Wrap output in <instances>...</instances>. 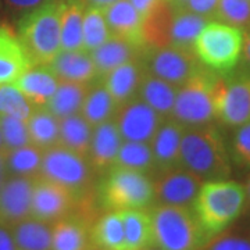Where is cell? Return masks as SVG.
Wrapping results in <instances>:
<instances>
[{"label":"cell","instance_id":"74e56055","mask_svg":"<svg viewBox=\"0 0 250 250\" xmlns=\"http://www.w3.org/2000/svg\"><path fill=\"white\" fill-rule=\"evenodd\" d=\"M35 108L13 85L0 86V116H11L27 121Z\"/></svg>","mask_w":250,"mask_h":250},{"label":"cell","instance_id":"ba28073f","mask_svg":"<svg viewBox=\"0 0 250 250\" xmlns=\"http://www.w3.org/2000/svg\"><path fill=\"white\" fill-rule=\"evenodd\" d=\"M41 177L67 188L77 199L93 193L96 172L86 157L60 145L43 150Z\"/></svg>","mask_w":250,"mask_h":250},{"label":"cell","instance_id":"7bdbcfd3","mask_svg":"<svg viewBox=\"0 0 250 250\" xmlns=\"http://www.w3.org/2000/svg\"><path fill=\"white\" fill-rule=\"evenodd\" d=\"M220 0H187L184 9L189 10L192 13H196L199 16L214 20L215 10Z\"/></svg>","mask_w":250,"mask_h":250},{"label":"cell","instance_id":"8d00e7d4","mask_svg":"<svg viewBox=\"0 0 250 250\" xmlns=\"http://www.w3.org/2000/svg\"><path fill=\"white\" fill-rule=\"evenodd\" d=\"M214 20L232 27L246 29L250 27L249 0H220Z\"/></svg>","mask_w":250,"mask_h":250},{"label":"cell","instance_id":"44dd1931","mask_svg":"<svg viewBox=\"0 0 250 250\" xmlns=\"http://www.w3.org/2000/svg\"><path fill=\"white\" fill-rule=\"evenodd\" d=\"M145 68L141 59L124 62L113 71L107 72L100 78V82L104 85L110 96L116 102L117 107L126 103L128 100L136 98L142 81Z\"/></svg>","mask_w":250,"mask_h":250},{"label":"cell","instance_id":"52a82bcc","mask_svg":"<svg viewBox=\"0 0 250 250\" xmlns=\"http://www.w3.org/2000/svg\"><path fill=\"white\" fill-rule=\"evenodd\" d=\"M242 46L243 29L210 20L197 35L193 52L203 67L225 75L242 59Z\"/></svg>","mask_w":250,"mask_h":250},{"label":"cell","instance_id":"3957f363","mask_svg":"<svg viewBox=\"0 0 250 250\" xmlns=\"http://www.w3.org/2000/svg\"><path fill=\"white\" fill-rule=\"evenodd\" d=\"M223 81L221 74L202 67L178 88L171 118L187 128L213 124L217 120Z\"/></svg>","mask_w":250,"mask_h":250},{"label":"cell","instance_id":"4fadbf2b","mask_svg":"<svg viewBox=\"0 0 250 250\" xmlns=\"http://www.w3.org/2000/svg\"><path fill=\"white\" fill-rule=\"evenodd\" d=\"M124 141L150 143L156 131L166 120L139 98L117 107L113 117Z\"/></svg>","mask_w":250,"mask_h":250},{"label":"cell","instance_id":"83f0119b","mask_svg":"<svg viewBox=\"0 0 250 250\" xmlns=\"http://www.w3.org/2000/svg\"><path fill=\"white\" fill-rule=\"evenodd\" d=\"M16 250H52V225L32 217L11 227Z\"/></svg>","mask_w":250,"mask_h":250},{"label":"cell","instance_id":"b9f144b4","mask_svg":"<svg viewBox=\"0 0 250 250\" xmlns=\"http://www.w3.org/2000/svg\"><path fill=\"white\" fill-rule=\"evenodd\" d=\"M47 1H50V0H4V4H6V9L9 10L10 14L20 20L27 13L38 9L39 6L45 4Z\"/></svg>","mask_w":250,"mask_h":250},{"label":"cell","instance_id":"9a60e30c","mask_svg":"<svg viewBox=\"0 0 250 250\" xmlns=\"http://www.w3.org/2000/svg\"><path fill=\"white\" fill-rule=\"evenodd\" d=\"M32 65L16 29L0 24V86L11 85Z\"/></svg>","mask_w":250,"mask_h":250},{"label":"cell","instance_id":"7c38bea8","mask_svg":"<svg viewBox=\"0 0 250 250\" xmlns=\"http://www.w3.org/2000/svg\"><path fill=\"white\" fill-rule=\"evenodd\" d=\"M231 72L223 75L217 120L228 126L238 128L250 123V74Z\"/></svg>","mask_w":250,"mask_h":250},{"label":"cell","instance_id":"681fc988","mask_svg":"<svg viewBox=\"0 0 250 250\" xmlns=\"http://www.w3.org/2000/svg\"><path fill=\"white\" fill-rule=\"evenodd\" d=\"M166 1H168L174 9H184L187 3V0H166Z\"/></svg>","mask_w":250,"mask_h":250},{"label":"cell","instance_id":"9c48e42d","mask_svg":"<svg viewBox=\"0 0 250 250\" xmlns=\"http://www.w3.org/2000/svg\"><path fill=\"white\" fill-rule=\"evenodd\" d=\"M145 71L179 88L193 77L203 65L193 49L177 46L145 47L141 56Z\"/></svg>","mask_w":250,"mask_h":250},{"label":"cell","instance_id":"ee69618b","mask_svg":"<svg viewBox=\"0 0 250 250\" xmlns=\"http://www.w3.org/2000/svg\"><path fill=\"white\" fill-rule=\"evenodd\" d=\"M163 1L164 0H129V3L139 11V14L142 16L143 20L147 17L149 14H152Z\"/></svg>","mask_w":250,"mask_h":250},{"label":"cell","instance_id":"f907efd6","mask_svg":"<svg viewBox=\"0 0 250 250\" xmlns=\"http://www.w3.org/2000/svg\"><path fill=\"white\" fill-rule=\"evenodd\" d=\"M245 192H246V205H250V177L245 185Z\"/></svg>","mask_w":250,"mask_h":250},{"label":"cell","instance_id":"7dc6e473","mask_svg":"<svg viewBox=\"0 0 250 250\" xmlns=\"http://www.w3.org/2000/svg\"><path fill=\"white\" fill-rule=\"evenodd\" d=\"M85 7H98V9L104 10L108 6L114 4L118 0H80Z\"/></svg>","mask_w":250,"mask_h":250},{"label":"cell","instance_id":"11a10c76","mask_svg":"<svg viewBox=\"0 0 250 250\" xmlns=\"http://www.w3.org/2000/svg\"><path fill=\"white\" fill-rule=\"evenodd\" d=\"M0 7H1V0H0Z\"/></svg>","mask_w":250,"mask_h":250},{"label":"cell","instance_id":"db71d44e","mask_svg":"<svg viewBox=\"0 0 250 250\" xmlns=\"http://www.w3.org/2000/svg\"><path fill=\"white\" fill-rule=\"evenodd\" d=\"M90 250H102V249H98V248H92Z\"/></svg>","mask_w":250,"mask_h":250},{"label":"cell","instance_id":"5bb4252c","mask_svg":"<svg viewBox=\"0 0 250 250\" xmlns=\"http://www.w3.org/2000/svg\"><path fill=\"white\" fill-rule=\"evenodd\" d=\"M34 178L11 177L0 187V224L13 227L31 217Z\"/></svg>","mask_w":250,"mask_h":250},{"label":"cell","instance_id":"bcb514c9","mask_svg":"<svg viewBox=\"0 0 250 250\" xmlns=\"http://www.w3.org/2000/svg\"><path fill=\"white\" fill-rule=\"evenodd\" d=\"M242 59L250 68V27L243 31V46H242Z\"/></svg>","mask_w":250,"mask_h":250},{"label":"cell","instance_id":"4316f807","mask_svg":"<svg viewBox=\"0 0 250 250\" xmlns=\"http://www.w3.org/2000/svg\"><path fill=\"white\" fill-rule=\"evenodd\" d=\"M124 225L126 250H143L154 246L152 217L147 210L120 211Z\"/></svg>","mask_w":250,"mask_h":250},{"label":"cell","instance_id":"e575fe53","mask_svg":"<svg viewBox=\"0 0 250 250\" xmlns=\"http://www.w3.org/2000/svg\"><path fill=\"white\" fill-rule=\"evenodd\" d=\"M113 167H121L126 170L139 171L147 175H153L156 167L150 143L124 141Z\"/></svg>","mask_w":250,"mask_h":250},{"label":"cell","instance_id":"f5cc1de1","mask_svg":"<svg viewBox=\"0 0 250 250\" xmlns=\"http://www.w3.org/2000/svg\"><path fill=\"white\" fill-rule=\"evenodd\" d=\"M0 150H4V147H3V141H1V134H0Z\"/></svg>","mask_w":250,"mask_h":250},{"label":"cell","instance_id":"ffe728a7","mask_svg":"<svg viewBox=\"0 0 250 250\" xmlns=\"http://www.w3.org/2000/svg\"><path fill=\"white\" fill-rule=\"evenodd\" d=\"M47 65L59 81L93 83L99 80L96 65L86 50H62Z\"/></svg>","mask_w":250,"mask_h":250},{"label":"cell","instance_id":"ac0fdd59","mask_svg":"<svg viewBox=\"0 0 250 250\" xmlns=\"http://www.w3.org/2000/svg\"><path fill=\"white\" fill-rule=\"evenodd\" d=\"M184 125L174 118H166L150 141L156 171L178 167L181 142L185 132Z\"/></svg>","mask_w":250,"mask_h":250},{"label":"cell","instance_id":"cb8c5ba5","mask_svg":"<svg viewBox=\"0 0 250 250\" xmlns=\"http://www.w3.org/2000/svg\"><path fill=\"white\" fill-rule=\"evenodd\" d=\"M177 92V86L145 71L136 98L143 100L163 118H171Z\"/></svg>","mask_w":250,"mask_h":250},{"label":"cell","instance_id":"7402d4cb","mask_svg":"<svg viewBox=\"0 0 250 250\" xmlns=\"http://www.w3.org/2000/svg\"><path fill=\"white\" fill-rule=\"evenodd\" d=\"M89 221L78 214H70L52 225V250H90Z\"/></svg>","mask_w":250,"mask_h":250},{"label":"cell","instance_id":"8fae6325","mask_svg":"<svg viewBox=\"0 0 250 250\" xmlns=\"http://www.w3.org/2000/svg\"><path fill=\"white\" fill-rule=\"evenodd\" d=\"M154 205L192 207L203 181L184 167L157 171L152 175Z\"/></svg>","mask_w":250,"mask_h":250},{"label":"cell","instance_id":"d6986e66","mask_svg":"<svg viewBox=\"0 0 250 250\" xmlns=\"http://www.w3.org/2000/svg\"><path fill=\"white\" fill-rule=\"evenodd\" d=\"M60 81L46 64H35L29 67L11 85L17 88L34 108H42L52 99L59 88Z\"/></svg>","mask_w":250,"mask_h":250},{"label":"cell","instance_id":"9f6ffc18","mask_svg":"<svg viewBox=\"0 0 250 250\" xmlns=\"http://www.w3.org/2000/svg\"><path fill=\"white\" fill-rule=\"evenodd\" d=\"M249 1H250V0H249Z\"/></svg>","mask_w":250,"mask_h":250},{"label":"cell","instance_id":"e0dca14e","mask_svg":"<svg viewBox=\"0 0 250 250\" xmlns=\"http://www.w3.org/2000/svg\"><path fill=\"white\" fill-rule=\"evenodd\" d=\"M103 11L111 36L145 49L143 17L129 0H118Z\"/></svg>","mask_w":250,"mask_h":250},{"label":"cell","instance_id":"d590c367","mask_svg":"<svg viewBox=\"0 0 250 250\" xmlns=\"http://www.w3.org/2000/svg\"><path fill=\"white\" fill-rule=\"evenodd\" d=\"M111 38L104 11L98 7H85L82 24V46L83 50L92 52Z\"/></svg>","mask_w":250,"mask_h":250},{"label":"cell","instance_id":"f35d334b","mask_svg":"<svg viewBox=\"0 0 250 250\" xmlns=\"http://www.w3.org/2000/svg\"><path fill=\"white\" fill-rule=\"evenodd\" d=\"M0 134L4 150H13L31 143L27 121L16 117L0 116Z\"/></svg>","mask_w":250,"mask_h":250},{"label":"cell","instance_id":"f1b7e54d","mask_svg":"<svg viewBox=\"0 0 250 250\" xmlns=\"http://www.w3.org/2000/svg\"><path fill=\"white\" fill-rule=\"evenodd\" d=\"M208 21L210 18L199 16L187 9H174L170 24V45L193 49L197 35Z\"/></svg>","mask_w":250,"mask_h":250},{"label":"cell","instance_id":"30bf717a","mask_svg":"<svg viewBox=\"0 0 250 250\" xmlns=\"http://www.w3.org/2000/svg\"><path fill=\"white\" fill-rule=\"evenodd\" d=\"M77 200V196L67 188L38 175L32 184L31 217L53 225L75 211Z\"/></svg>","mask_w":250,"mask_h":250},{"label":"cell","instance_id":"f546056e","mask_svg":"<svg viewBox=\"0 0 250 250\" xmlns=\"http://www.w3.org/2000/svg\"><path fill=\"white\" fill-rule=\"evenodd\" d=\"M92 134H93V126L85 120V117L81 113L65 117L60 120L59 145L86 157L89 152Z\"/></svg>","mask_w":250,"mask_h":250},{"label":"cell","instance_id":"603a6c76","mask_svg":"<svg viewBox=\"0 0 250 250\" xmlns=\"http://www.w3.org/2000/svg\"><path fill=\"white\" fill-rule=\"evenodd\" d=\"M143 49L138 46L131 45L125 41L117 39L111 36L107 42L96 47L90 52V57L96 65L99 80L106 75L107 72L113 71L121 64L141 59Z\"/></svg>","mask_w":250,"mask_h":250},{"label":"cell","instance_id":"ab89813d","mask_svg":"<svg viewBox=\"0 0 250 250\" xmlns=\"http://www.w3.org/2000/svg\"><path fill=\"white\" fill-rule=\"evenodd\" d=\"M202 250H250V235L225 229L213 236Z\"/></svg>","mask_w":250,"mask_h":250},{"label":"cell","instance_id":"c3c4849f","mask_svg":"<svg viewBox=\"0 0 250 250\" xmlns=\"http://www.w3.org/2000/svg\"><path fill=\"white\" fill-rule=\"evenodd\" d=\"M9 177L7 164H6V150H0V187Z\"/></svg>","mask_w":250,"mask_h":250},{"label":"cell","instance_id":"4dcf8cb0","mask_svg":"<svg viewBox=\"0 0 250 250\" xmlns=\"http://www.w3.org/2000/svg\"><path fill=\"white\" fill-rule=\"evenodd\" d=\"M27 125L29 141L34 146L47 150L59 145L60 120H57L46 107L35 108L27 120Z\"/></svg>","mask_w":250,"mask_h":250},{"label":"cell","instance_id":"484cf974","mask_svg":"<svg viewBox=\"0 0 250 250\" xmlns=\"http://www.w3.org/2000/svg\"><path fill=\"white\" fill-rule=\"evenodd\" d=\"M90 85L92 83H77V82L60 81L59 88L54 92V95L47 102L45 107L57 120L78 114L83 106V102L89 92Z\"/></svg>","mask_w":250,"mask_h":250},{"label":"cell","instance_id":"8992f818","mask_svg":"<svg viewBox=\"0 0 250 250\" xmlns=\"http://www.w3.org/2000/svg\"><path fill=\"white\" fill-rule=\"evenodd\" d=\"M100 177L96 192L99 203L106 211L147 210L154 205V187L150 175L111 167Z\"/></svg>","mask_w":250,"mask_h":250},{"label":"cell","instance_id":"1f68e13d","mask_svg":"<svg viewBox=\"0 0 250 250\" xmlns=\"http://www.w3.org/2000/svg\"><path fill=\"white\" fill-rule=\"evenodd\" d=\"M117 111L116 102L110 96L104 85L96 81L90 85L89 92L85 98L81 114L92 126H98L106 121L113 120Z\"/></svg>","mask_w":250,"mask_h":250},{"label":"cell","instance_id":"7a4b0ae2","mask_svg":"<svg viewBox=\"0 0 250 250\" xmlns=\"http://www.w3.org/2000/svg\"><path fill=\"white\" fill-rule=\"evenodd\" d=\"M245 206L246 192L243 185L228 179H215L202 184L192 208L211 239L238 220Z\"/></svg>","mask_w":250,"mask_h":250},{"label":"cell","instance_id":"f6af8a7d","mask_svg":"<svg viewBox=\"0 0 250 250\" xmlns=\"http://www.w3.org/2000/svg\"><path fill=\"white\" fill-rule=\"evenodd\" d=\"M0 250H16L11 227L0 224Z\"/></svg>","mask_w":250,"mask_h":250},{"label":"cell","instance_id":"60d3db41","mask_svg":"<svg viewBox=\"0 0 250 250\" xmlns=\"http://www.w3.org/2000/svg\"><path fill=\"white\" fill-rule=\"evenodd\" d=\"M232 154L238 164L250 167V123L236 128L232 139Z\"/></svg>","mask_w":250,"mask_h":250},{"label":"cell","instance_id":"d4e9b609","mask_svg":"<svg viewBox=\"0 0 250 250\" xmlns=\"http://www.w3.org/2000/svg\"><path fill=\"white\" fill-rule=\"evenodd\" d=\"M93 248L102 250H126L124 225L120 211H106L90 225Z\"/></svg>","mask_w":250,"mask_h":250},{"label":"cell","instance_id":"2e32d148","mask_svg":"<svg viewBox=\"0 0 250 250\" xmlns=\"http://www.w3.org/2000/svg\"><path fill=\"white\" fill-rule=\"evenodd\" d=\"M124 142L114 120L93 126L89 152L86 159L96 175H103L116 163L117 154Z\"/></svg>","mask_w":250,"mask_h":250},{"label":"cell","instance_id":"5b68a950","mask_svg":"<svg viewBox=\"0 0 250 250\" xmlns=\"http://www.w3.org/2000/svg\"><path fill=\"white\" fill-rule=\"evenodd\" d=\"M154 246L161 250H202L208 235L192 207L153 205L149 208Z\"/></svg>","mask_w":250,"mask_h":250},{"label":"cell","instance_id":"277c9868","mask_svg":"<svg viewBox=\"0 0 250 250\" xmlns=\"http://www.w3.org/2000/svg\"><path fill=\"white\" fill-rule=\"evenodd\" d=\"M62 0H50L18 20V36L32 64H49L62 52Z\"/></svg>","mask_w":250,"mask_h":250},{"label":"cell","instance_id":"816d5d0a","mask_svg":"<svg viewBox=\"0 0 250 250\" xmlns=\"http://www.w3.org/2000/svg\"><path fill=\"white\" fill-rule=\"evenodd\" d=\"M143 250H161V249L156 248V246H150V248H146V249H143Z\"/></svg>","mask_w":250,"mask_h":250},{"label":"cell","instance_id":"d6a6232c","mask_svg":"<svg viewBox=\"0 0 250 250\" xmlns=\"http://www.w3.org/2000/svg\"><path fill=\"white\" fill-rule=\"evenodd\" d=\"M85 6L80 0H62V50H83L82 24Z\"/></svg>","mask_w":250,"mask_h":250},{"label":"cell","instance_id":"6da1fadb","mask_svg":"<svg viewBox=\"0 0 250 250\" xmlns=\"http://www.w3.org/2000/svg\"><path fill=\"white\" fill-rule=\"evenodd\" d=\"M179 166L203 182L228 179L231 175V161L218 128L213 124L185 128Z\"/></svg>","mask_w":250,"mask_h":250},{"label":"cell","instance_id":"836d02e7","mask_svg":"<svg viewBox=\"0 0 250 250\" xmlns=\"http://www.w3.org/2000/svg\"><path fill=\"white\" fill-rule=\"evenodd\" d=\"M43 150L28 143L13 150H6V164L11 177L35 178L41 174Z\"/></svg>","mask_w":250,"mask_h":250}]
</instances>
